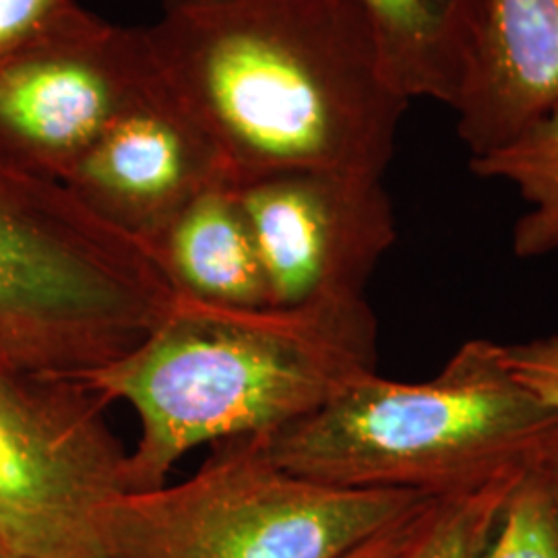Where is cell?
Instances as JSON below:
<instances>
[{
    "label": "cell",
    "mask_w": 558,
    "mask_h": 558,
    "mask_svg": "<svg viewBox=\"0 0 558 558\" xmlns=\"http://www.w3.org/2000/svg\"><path fill=\"white\" fill-rule=\"evenodd\" d=\"M440 497H426L401 518L383 527L379 534L362 542L339 558H408L426 536L437 515Z\"/></svg>",
    "instance_id": "18"
},
{
    "label": "cell",
    "mask_w": 558,
    "mask_h": 558,
    "mask_svg": "<svg viewBox=\"0 0 558 558\" xmlns=\"http://www.w3.org/2000/svg\"><path fill=\"white\" fill-rule=\"evenodd\" d=\"M218 182L230 179L216 143L163 77L62 180L94 216L145 248Z\"/></svg>",
    "instance_id": "9"
},
{
    "label": "cell",
    "mask_w": 558,
    "mask_h": 558,
    "mask_svg": "<svg viewBox=\"0 0 558 558\" xmlns=\"http://www.w3.org/2000/svg\"><path fill=\"white\" fill-rule=\"evenodd\" d=\"M557 435L558 416L502 371L493 341L472 339L435 379L371 373L315 414L248 439L300 478L447 497L534 465Z\"/></svg>",
    "instance_id": "3"
},
{
    "label": "cell",
    "mask_w": 558,
    "mask_h": 558,
    "mask_svg": "<svg viewBox=\"0 0 558 558\" xmlns=\"http://www.w3.org/2000/svg\"><path fill=\"white\" fill-rule=\"evenodd\" d=\"M377 339L366 299L234 308L174 296L131 352L77 379L135 410L126 493H143L205 442L274 435L315 414L377 373Z\"/></svg>",
    "instance_id": "2"
},
{
    "label": "cell",
    "mask_w": 558,
    "mask_h": 558,
    "mask_svg": "<svg viewBox=\"0 0 558 558\" xmlns=\"http://www.w3.org/2000/svg\"><path fill=\"white\" fill-rule=\"evenodd\" d=\"M480 558H558V527L536 465L523 470Z\"/></svg>",
    "instance_id": "15"
},
{
    "label": "cell",
    "mask_w": 558,
    "mask_h": 558,
    "mask_svg": "<svg viewBox=\"0 0 558 558\" xmlns=\"http://www.w3.org/2000/svg\"><path fill=\"white\" fill-rule=\"evenodd\" d=\"M538 468L548 497H550V505H553V513H555V521L558 527V435L555 439L550 440L544 449V453L539 456L538 461L534 463Z\"/></svg>",
    "instance_id": "19"
},
{
    "label": "cell",
    "mask_w": 558,
    "mask_h": 558,
    "mask_svg": "<svg viewBox=\"0 0 558 558\" xmlns=\"http://www.w3.org/2000/svg\"><path fill=\"white\" fill-rule=\"evenodd\" d=\"M426 497L300 478L228 440L195 476L106 502L101 544L106 558H339Z\"/></svg>",
    "instance_id": "5"
},
{
    "label": "cell",
    "mask_w": 558,
    "mask_h": 558,
    "mask_svg": "<svg viewBox=\"0 0 558 558\" xmlns=\"http://www.w3.org/2000/svg\"><path fill=\"white\" fill-rule=\"evenodd\" d=\"M0 558H11V557H9V555H7V553H2V550H0Z\"/></svg>",
    "instance_id": "20"
},
{
    "label": "cell",
    "mask_w": 558,
    "mask_h": 558,
    "mask_svg": "<svg viewBox=\"0 0 558 558\" xmlns=\"http://www.w3.org/2000/svg\"><path fill=\"white\" fill-rule=\"evenodd\" d=\"M147 251L174 296L216 306H269L267 281L232 182L191 201Z\"/></svg>",
    "instance_id": "11"
},
{
    "label": "cell",
    "mask_w": 558,
    "mask_h": 558,
    "mask_svg": "<svg viewBox=\"0 0 558 558\" xmlns=\"http://www.w3.org/2000/svg\"><path fill=\"white\" fill-rule=\"evenodd\" d=\"M145 36L232 184L288 172L383 179L410 100L356 0H168Z\"/></svg>",
    "instance_id": "1"
},
{
    "label": "cell",
    "mask_w": 558,
    "mask_h": 558,
    "mask_svg": "<svg viewBox=\"0 0 558 558\" xmlns=\"http://www.w3.org/2000/svg\"><path fill=\"white\" fill-rule=\"evenodd\" d=\"M480 179L513 184L527 211L513 228V253L538 259L558 251V106L497 149L470 158Z\"/></svg>",
    "instance_id": "13"
},
{
    "label": "cell",
    "mask_w": 558,
    "mask_h": 558,
    "mask_svg": "<svg viewBox=\"0 0 558 558\" xmlns=\"http://www.w3.org/2000/svg\"><path fill=\"white\" fill-rule=\"evenodd\" d=\"M85 13L77 0H0V57Z\"/></svg>",
    "instance_id": "17"
},
{
    "label": "cell",
    "mask_w": 558,
    "mask_h": 558,
    "mask_svg": "<svg viewBox=\"0 0 558 558\" xmlns=\"http://www.w3.org/2000/svg\"><path fill=\"white\" fill-rule=\"evenodd\" d=\"M108 401L75 377L0 373V550L106 558L100 511L126 493Z\"/></svg>",
    "instance_id": "6"
},
{
    "label": "cell",
    "mask_w": 558,
    "mask_h": 558,
    "mask_svg": "<svg viewBox=\"0 0 558 558\" xmlns=\"http://www.w3.org/2000/svg\"><path fill=\"white\" fill-rule=\"evenodd\" d=\"M161 81L145 29L89 11L0 57V160L62 180Z\"/></svg>",
    "instance_id": "7"
},
{
    "label": "cell",
    "mask_w": 558,
    "mask_h": 558,
    "mask_svg": "<svg viewBox=\"0 0 558 558\" xmlns=\"http://www.w3.org/2000/svg\"><path fill=\"white\" fill-rule=\"evenodd\" d=\"M408 100L456 106L484 0H356Z\"/></svg>",
    "instance_id": "12"
},
{
    "label": "cell",
    "mask_w": 558,
    "mask_h": 558,
    "mask_svg": "<svg viewBox=\"0 0 558 558\" xmlns=\"http://www.w3.org/2000/svg\"><path fill=\"white\" fill-rule=\"evenodd\" d=\"M267 281L269 306L364 299L398 240L393 203L377 177L288 172L234 184Z\"/></svg>",
    "instance_id": "8"
},
{
    "label": "cell",
    "mask_w": 558,
    "mask_h": 558,
    "mask_svg": "<svg viewBox=\"0 0 558 558\" xmlns=\"http://www.w3.org/2000/svg\"><path fill=\"white\" fill-rule=\"evenodd\" d=\"M527 470V468H523ZM523 470L440 497L426 536L408 558H480L499 521L500 509Z\"/></svg>",
    "instance_id": "14"
},
{
    "label": "cell",
    "mask_w": 558,
    "mask_h": 558,
    "mask_svg": "<svg viewBox=\"0 0 558 558\" xmlns=\"http://www.w3.org/2000/svg\"><path fill=\"white\" fill-rule=\"evenodd\" d=\"M558 106V0H484L458 101L470 158L513 140Z\"/></svg>",
    "instance_id": "10"
},
{
    "label": "cell",
    "mask_w": 558,
    "mask_h": 558,
    "mask_svg": "<svg viewBox=\"0 0 558 558\" xmlns=\"http://www.w3.org/2000/svg\"><path fill=\"white\" fill-rule=\"evenodd\" d=\"M172 302L141 242L60 180L0 160V373L77 379L131 352Z\"/></svg>",
    "instance_id": "4"
},
{
    "label": "cell",
    "mask_w": 558,
    "mask_h": 558,
    "mask_svg": "<svg viewBox=\"0 0 558 558\" xmlns=\"http://www.w3.org/2000/svg\"><path fill=\"white\" fill-rule=\"evenodd\" d=\"M493 348L502 371L558 416V336Z\"/></svg>",
    "instance_id": "16"
}]
</instances>
